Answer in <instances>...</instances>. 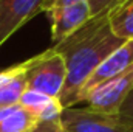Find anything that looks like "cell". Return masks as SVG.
I'll return each instance as SVG.
<instances>
[{"label": "cell", "instance_id": "10", "mask_svg": "<svg viewBox=\"0 0 133 132\" xmlns=\"http://www.w3.org/2000/svg\"><path fill=\"white\" fill-rule=\"evenodd\" d=\"M108 23L121 40L133 39V0H122L108 11Z\"/></svg>", "mask_w": 133, "mask_h": 132}, {"label": "cell", "instance_id": "5", "mask_svg": "<svg viewBox=\"0 0 133 132\" xmlns=\"http://www.w3.org/2000/svg\"><path fill=\"white\" fill-rule=\"evenodd\" d=\"M43 2L45 0H0V48L36 14L42 13Z\"/></svg>", "mask_w": 133, "mask_h": 132}, {"label": "cell", "instance_id": "12", "mask_svg": "<svg viewBox=\"0 0 133 132\" xmlns=\"http://www.w3.org/2000/svg\"><path fill=\"white\" fill-rule=\"evenodd\" d=\"M30 132H65L62 126V120L51 118V120H37V123L31 128Z\"/></svg>", "mask_w": 133, "mask_h": 132}, {"label": "cell", "instance_id": "11", "mask_svg": "<svg viewBox=\"0 0 133 132\" xmlns=\"http://www.w3.org/2000/svg\"><path fill=\"white\" fill-rule=\"evenodd\" d=\"M37 120L34 113L20 104L9 106L6 113L0 118V132H30Z\"/></svg>", "mask_w": 133, "mask_h": 132}, {"label": "cell", "instance_id": "4", "mask_svg": "<svg viewBox=\"0 0 133 132\" xmlns=\"http://www.w3.org/2000/svg\"><path fill=\"white\" fill-rule=\"evenodd\" d=\"M133 89V65L129 67L127 70H124L122 73L113 76L111 79L105 81L99 84L98 87H95L91 92H88L82 103L102 113H118L121 104L124 103V99L127 98V95L130 93Z\"/></svg>", "mask_w": 133, "mask_h": 132}, {"label": "cell", "instance_id": "3", "mask_svg": "<svg viewBox=\"0 0 133 132\" xmlns=\"http://www.w3.org/2000/svg\"><path fill=\"white\" fill-rule=\"evenodd\" d=\"M61 120L65 132H133L118 113H102L87 106L64 107Z\"/></svg>", "mask_w": 133, "mask_h": 132}, {"label": "cell", "instance_id": "1", "mask_svg": "<svg viewBox=\"0 0 133 132\" xmlns=\"http://www.w3.org/2000/svg\"><path fill=\"white\" fill-rule=\"evenodd\" d=\"M125 40L116 37L108 23V13L91 16L81 28L53 48L64 58L66 67V81L59 101L64 107L77 106V95L98 68L101 62L110 56Z\"/></svg>", "mask_w": 133, "mask_h": 132}, {"label": "cell", "instance_id": "8", "mask_svg": "<svg viewBox=\"0 0 133 132\" xmlns=\"http://www.w3.org/2000/svg\"><path fill=\"white\" fill-rule=\"evenodd\" d=\"M28 61L0 70V107L17 106L26 90Z\"/></svg>", "mask_w": 133, "mask_h": 132}, {"label": "cell", "instance_id": "13", "mask_svg": "<svg viewBox=\"0 0 133 132\" xmlns=\"http://www.w3.org/2000/svg\"><path fill=\"white\" fill-rule=\"evenodd\" d=\"M118 117L130 129H133V89L130 90V93L127 95V98L124 99V103L121 104V107L118 110Z\"/></svg>", "mask_w": 133, "mask_h": 132}, {"label": "cell", "instance_id": "7", "mask_svg": "<svg viewBox=\"0 0 133 132\" xmlns=\"http://www.w3.org/2000/svg\"><path fill=\"white\" fill-rule=\"evenodd\" d=\"M50 25H51V40L57 44L64 40L70 34H73L77 28H81L90 17L88 2H79L68 6H56L45 11Z\"/></svg>", "mask_w": 133, "mask_h": 132}, {"label": "cell", "instance_id": "2", "mask_svg": "<svg viewBox=\"0 0 133 132\" xmlns=\"http://www.w3.org/2000/svg\"><path fill=\"white\" fill-rule=\"evenodd\" d=\"M26 61V89L59 98L66 81L64 58L51 47Z\"/></svg>", "mask_w": 133, "mask_h": 132}, {"label": "cell", "instance_id": "14", "mask_svg": "<svg viewBox=\"0 0 133 132\" xmlns=\"http://www.w3.org/2000/svg\"><path fill=\"white\" fill-rule=\"evenodd\" d=\"M87 2H88V6H90V14L98 16V14H102V13H108L111 8H115L122 0H87Z\"/></svg>", "mask_w": 133, "mask_h": 132}, {"label": "cell", "instance_id": "9", "mask_svg": "<svg viewBox=\"0 0 133 132\" xmlns=\"http://www.w3.org/2000/svg\"><path fill=\"white\" fill-rule=\"evenodd\" d=\"M20 106L25 107L34 113L39 120H51V118H59L62 115L64 106L61 104L59 98L48 97L45 93L36 92L26 89L25 93L20 98Z\"/></svg>", "mask_w": 133, "mask_h": 132}, {"label": "cell", "instance_id": "6", "mask_svg": "<svg viewBox=\"0 0 133 132\" xmlns=\"http://www.w3.org/2000/svg\"><path fill=\"white\" fill-rule=\"evenodd\" d=\"M132 65H133V39L132 40H125L122 45H119L90 75V78L85 81V84L82 86V89H81V92L77 95V104H81L84 97L88 92H91L95 87H98L99 84L111 79L113 76L122 73L124 70H127Z\"/></svg>", "mask_w": 133, "mask_h": 132}]
</instances>
